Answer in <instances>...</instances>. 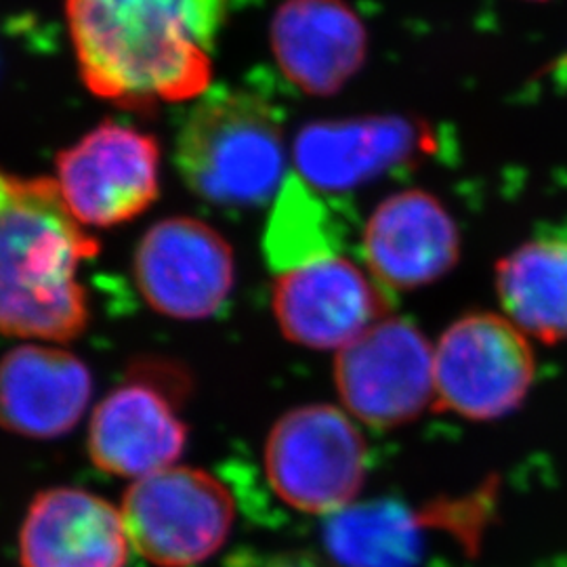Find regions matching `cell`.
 <instances>
[{
  "instance_id": "6da1fadb",
  "label": "cell",
  "mask_w": 567,
  "mask_h": 567,
  "mask_svg": "<svg viewBox=\"0 0 567 567\" xmlns=\"http://www.w3.org/2000/svg\"><path fill=\"white\" fill-rule=\"evenodd\" d=\"M225 0H68L82 81L107 102L147 110L208 91Z\"/></svg>"
},
{
  "instance_id": "7a4b0ae2",
  "label": "cell",
  "mask_w": 567,
  "mask_h": 567,
  "mask_svg": "<svg viewBox=\"0 0 567 567\" xmlns=\"http://www.w3.org/2000/svg\"><path fill=\"white\" fill-rule=\"evenodd\" d=\"M97 252L58 183L0 171V332L55 343L76 339L89 324L76 276Z\"/></svg>"
},
{
  "instance_id": "3957f363",
  "label": "cell",
  "mask_w": 567,
  "mask_h": 567,
  "mask_svg": "<svg viewBox=\"0 0 567 567\" xmlns=\"http://www.w3.org/2000/svg\"><path fill=\"white\" fill-rule=\"evenodd\" d=\"M200 97L177 137L175 158L187 187L217 206L269 203L286 166L278 112L264 97L227 86Z\"/></svg>"
},
{
  "instance_id": "277c9868",
  "label": "cell",
  "mask_w": 567,
  "mask_h": 567,
  "mask_svg": "<svg viewBox=\"0 0 567 567\" xmlns=\"http://www.w3.org/2000/svg\"><path fill=\"white\" fill-rule=\"evenodd\" d=\"M368 447L353 416L334 405L286 412L267 435L265 473L288 507L332 515L364 484Z\"/></svg>"
},
{
  "instance_id": "5b68a950",
  "label": "cell",
  "mask_w": 567,
  "mask_h": 567,
  "mask_svg": "<svg viewBox=\"0 0 567 567\" xmlns=\"http://www.w3.org/2000/svg\"><path fill=\"white\" fill-rule=\"evenodd\" d=\"M534 379L532 344L507 316H463L433 347L435 408L468 421L507 416L524 404Z\"/></svg>"
},
{
  "instance_id": "8992f818",
  "label": "cell",
  "mask_w": 567,
  "mask_h": 567,
  "mask_svg": "<svg viewBox=\"0 0 567 567\" xmlns=\"http://www.w3.org/2000/svg\"><path fill=\"white\" fill-rule=\"evenodd\" d=\"M121 513L131 545L147 561L189 567L224 547L236 505L210 473L168 466L135 480L122 498Z\"/></svg>"
},
{
  "instance_id": "52a82bcc",
  "label": "cell",
  "mask_w": 567,
  "mask_h": 567,
  "mask_svg": "<svg viewBox=\"0 0 567 567\" xmlns=\"http://www.w3.org/2000/svg\"><path fill=\"white\" fill-rule=\"evenodd\" d=\"M334 385L360 423L405 425L435 404L433 347L410 320L386 316L337 351Z\"/></svg>"
},
{
  "instance_id": "ba28073f",
  "label": "cell",
  "mask_w": 567,
  "mask_h": 567,
  "mask_svg": "<svg viewBox=\"0 0 567 567\" xmlns=\"http://www.w3.org/2000/svg\"><path fill=\"white\" fill-rule=\"evenodd\" d=\"M161 152L154 137L105 122L58 156V187L74 219L114 227L158 198Z\"/></svg>"
},
{
  "instance_id": "9c48e42d",
  "label": "cell",
  "mask_w": 567,
  "mask_h": 567,
  "mask_svg": "<svg viewBox=\"0 0 567 567\" xmlns=\"http://www.w3.org/2000/svg\"><path fill=\"white\" fill-rule=\"evenodd\" d=\"M271 305L288 341L339 351L391 316L393 299L368 269L339 252L276 274Z\"/></svg>"
},
{
  "instance_id": "30bf717a",
  "label": "cell",
  "mask_w": 567,
  "mask_h": 567,
  "mask_svg": "<svg viewBox=\"0 0 567 567\" xmlns=\"http://www.w3.org/2000/svg\"><path fill=\"white\" fill-rule=\"evenodd\" d=\"M234 252L210 225L171 217L152 225L135 250V280L152 309L173 320H204L234 288Z\"/></svg>"
},
{
  "instance_id": "8fae6325",
  "label": "cell",
  "mask_w": 567,
  "mask_h": 567,
  "mask_svg": "<svg viewBox=\"0 0 567 567\" xmlns=\"http://www.w3.org/2000/svg\"><path fill=\"white\" fill-rule=\"evenodd\" d=\"M437 150L435 131L404 116L311 122L295 142L299 177L337 194L410 171Z\"/></svg>"
},
{
  "instance_id": "7c38bea8",
  "label": "cell",
  "mask_w": 567,
  "mask_h": 567,
  "mask_svg": "<svg viewBox=\"0 0 567 567\" xmlns=\"http://www.w3.org/2000/svg\"><path fill=\"white\" fill-rule=\"evenodd\" d=\"M461 257V236L442 203L421 189L389 196L362 236L365 269L386 290L437 282Z\"/></svg>"
},
{
  "instance_id": "4fadbf2b",
  "label": "cell",
  "mask_w": 567,
  "mask_h": 567,
  "mask_svg": "<svg viewBox=\"0 0 567 567\" xmlns=\"http://www.w3.org/2000/svg\"><path fill=\"white\" fill-rule=\"evenodd\" d=\"M187 429L164 386L142 374L95 408L89 429L91 461L110 475L142 480L175 465Z\"/></svg>"
},
{
  "instance_id": "5bb4252c",
  "label": "cell",
  "mask_w": 567,
  "mask_h": 567,
  "mask_svg": "<svg viewBox=\"0 0 567 567\" xmlns=\"http://www.w3.org/2000/svg\"><path fill=\"white\" fill-rule=\"evenodd\" d=\"M128 534L122 513L79 487L41 492L21 527L23 567H124Z\"/></svg>"
},
{
  "instance_id": "9a60e30c",
  "label": "cell",
  "mask_w": 567,
  "mask_h": 567,
  "mask_svg": "<svg viewBox=\"0 0 567 567\" xmlns=\"http://www.w3.org/2000/svg\"><path fill=\"white\" fill-rule=\"evenodd\" d=\"M89 368L72 353L23 344L0 360V426L34 440L70 433L91 402Z\"/></svg>"
},
{
  "instance_id": "2e32d148",
  "label": "cell",
  "mask_w": 567,
  "mask_h": 567,
  "mask_svg": "<svg viewBox=\"0 0 567 567\" xmlns=\"http://www.w3.org/2000/svg\"><path fill=\"white\" fill-rule=\"evenodd\" d=\"M271 49L288 81L332 95L362 68L365 30L343 0H288L271 21Z\"/></svg>"
},
{
  "instance_id": "e0dca14e",
  "label": "cell",
  "mask_w": 567,
  "mask_h": 567,
  "mask_svg": "<svg viewBox=\"0 0 567 567\" xmlns=\"http://www.w3.org/2000/svg\"><path fill=\"white\" fill-rule=\"evenodd\" d=\"M508 320L543 343L567 341V224L550 225L496 267Z\"/></svg>"
},
{
  "instance_id": "ac0fdd59",
  "label": "cell",
  "mask_w": 567,
  "mask_h": 567,
  "mask_svg": "<svg viewBox=\"0 0 567 567\" xmlns=\"http://www.w3.org/2000/svg\"><path fill=\"white\" fill-rule=\"evenodd\" d=\"M322 540L337 567H416L425 553L423 519L395 501L351 503L328 515Z\"/></svg>"
},
{
  "instance_id": "d6986e66",
  "label": "cell",
  "mask_w": 567,
  "mask_h": 567,
  "mask_svg": "<svg viewBox=\"0 0 567 567\" xmlns=\"http://www.w3.org/2000/svg\"><path fill=\"white\" fill-rule=\"evenodd\" d=\"M343 246V225L320 198L318 189L299 175H288L265 229L264 250L269 267L282 274L339 255Z\"/></svg>"
},
{
  "instance_id": "ffe728a7",
  "label": "cell",
  "mask_w": 567,
  "mask_h": 567,
  "mask_svg": "<svg viewBox=\"0 0 567 567\" xmlns=\"http://www.w3.org/2000/svg\"><path fill=\"white\" fill-rule=\"evenodd\" d=\"M225 567H332L326 566L313 555L307 553H276V550H257L240 548L236 550Z\"/></svg>"
},
{
  "instance_id": "44dd1931",
  "label": "cell",
  "mask_w": 567,
  "mask_h": 567,
  "mask_svg": "<svg viewBox=\"0 0 567 567\" xmlns=\"http://www.w3.org/2000/svg\"><path fill=\"white\" fill-rule=\"evenodd\" d=\"M559 74H561V81L566 82L567 84V53L566 58L561 60V65H559Z\"/></svg>"
},
{
  "instance_id": "7402d4cb",
  "label": "cell",
  "mask_w": 567,
  "mask_h": 567,
  "mask_svg": "<svg viewBox=\"0 0 567 567\" xmlns=\"http://www.w3.org/2000/svg\"><path fill=\"white\" fill-rule=\"evenodd\" d=\"M225 2H246V0H225Z\"/></svg>"
}]
</instances>
